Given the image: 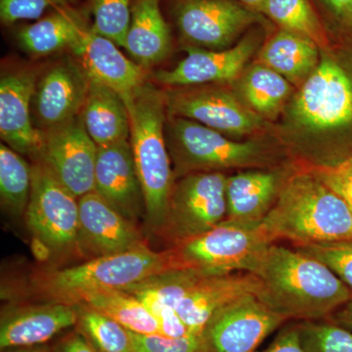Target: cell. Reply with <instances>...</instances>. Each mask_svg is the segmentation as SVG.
Here are the masks:
<instances>
[{"label": "cell", "mask_w": 352, "mask_h": 352, "mask_svg": "<svg viewBox=\"0 0 352 352\" xmlns=\"http://www.w3.org/2000/svg\"><path fill=\"white\" fill-rule=\"evenodd\" d=\"M252 274L256 296L287 320L329 319L352 298V291L328 266L294 247L273 243Z\"/></svg>", "instance_id": "cell-1"}, {"label": "cell", "mask_w": 352, "mask_h": 352, "mask_svg": "<svg viewBox=\"0 0 352 352\" xmlns=\"http://www.w3.org/2000/svg\"><path fill=\"white\" fill-rule=\"evenodd\" d=\"M261 226L273 243L307 245L352 240V208L311 170L300 168L285 182Z\"/></svg>", "instance_id": "cell-2"}, {"label": "cell", "mask_w": 352, "mask_h": 352, "mask_svg": "<svg viewBox=\"0 0 352 352\" xmlns=\"http://www.w3.org/2000/svg\"><path fill=\"white\" fill-rule=\"evenodd\" d=\"M126 107L131 119L129 143L144 197L146 221L152 231L160 233L175 180L164 133L168 118L164 89L148 80Z\"/></svg>", "instance_id": "cell-3"}, {"label": "cell", "mask_w": 352, "mask_h": 352, "mask_svg": "<svg viewBox=\"0 0 352 352\" xmlns=\"http://www.w3.org/2000/svg\"><path fill=\"white\" fill-rule=\"evenodd\" d=\"M164 133L175 179L193 173L275 168L281 161L276 149L263 141L232 140L184 118L168 115Z\"/></svg>", "instance_id": "cell-4"}, {"label": "cell", "mask_w": 352, "mask_h": 352, "mask_svg": "<svg viewBox=\"0 0 352 352\" xmlns=\"http://www.w3.org/2000/svg\"><path fill=\"white\" fill-rule=\"evenodd\" d=\"M180 268L173 249L155 252L147 245L98 256L74 267L53 271L39 281L52 302L78 305L85 296L103 289H124L143 280Z\"/></svg>", "instance_id": "cell-5"}, {"label": "cell", "mask_w": 352, "mask_h": 352, "mask_svg": "<svg viewBox=\"0 0 352 352\" xmlns=\"http://www.w3.org/2000/svg\"><path fill=\"white\" fill-rule=\"evenodd\" d=\"M271 244L261 224L224 219L208 232L173 249L180 267L222 275L254 272Z\"/></svg>", "instance_id": "cell-6"}, {"label": "cell", "mask_w": 352, "mask_h": 352, "mask_svg": "<svg viewBox=\"0 0 352 352\" xmlns=\"http://www.w3.org/2000/svg\"><path fill=\"white\" fill-rule=\"evenodd\" d=\"M224 173H193L175 178L163 228L173 245L182 244L214 228L226 217Z\"/></svg>", "instance_id": "cell-7"}, {"label": "cell", "mask_w": 352, "mask_h": 352, "mask_svg": "<svg viewBox=\"0 0 352 352\" xmlns=\"http://www.w3.org/2000/svg\"><path fill=\"white\" fill-rule=\"evenodd\" d=\"M180 38L192 47L223 50L267 19L237 0H171Z\"/></svg>", "instance_id": "cell-8"}, {"label": "cell", "mask_w": 352, "mask_h": 352, "mask_svg": "<svg viewBox=\"0 0 352 352\" xmlns=\"http://www.w3.org/2000/svg\"><path fill=\"white\" fill-rule=\"evenodd\" d=\"M25 214L28 228L53 251H68L78 244V199L39 162L32 164L31 195Z\"/></svg>", "instance_id": "cell-9"}, {"label": "cell", "mask_w": 352, "mask_h": 352, "mask_svg": "<svg viewBox=\"0 0 352 352\" xmlns=\"http://www.w3.org/2000/svg\"><path fill=\"white\" fill-rule=\"evenodd\" d=\"M164 94L168 116L194 120L228 138L250 135L264 124L263 117L222 87H168Z\"/></svg>", "instance_id": "cell-10"}, {"label": "cell", "mask_w": 352, "mask_h": 352, "mask_svg": "<svg viewBox=\"0 0 352 352\" xmlns=\"http://www.w3.org/2000/svg\"><path fill=\"white\" fill-rule=\"evenodd\" d=\"M292 119L310 131H328L352 120V82L344 69L324 55L303 82L291 106Z\"/></svg>", "instance_id": "cell-11"}, {"label": "cell", "mask_w": 352, "mask_h": 352, "mask_svg": "<svg viewBox=\"0 0 352 352\" xmlns=\"http://www.w3.org/2000/svg\"><path fill=\"white\" fill-rule=\"evenodd\" d=\"M41 133L39 162L76 198L94 191L98 146L83 126L82 118Z\"/></svg>", "instance_id": "cell-12"}, {"label": "cell", "mask_w": 352, "mask_h": 352, "mask_svg": "<svg viewBox=\"0 0 352 352\" xmlns=\"http://www.w3.org/2000/svg\"><path fill=\"white\" fill-rule=\"evenodd\" d=\"M287 321L258 296L248 294L217 310L201 337L207 352H254Z\"/></svg>", "instance_id": "cell-13"}, {"label": "cell", "mask_w": 352, "mask_h": 352, "mask_svg": "<svg viewBox=\"0 0 352 352\" xmlns=\"http://www.w3.org/2000/svg\"><path fill=\"white\" fill-rule=\"evenodd\" d=\"M266 25L248 32L239 43L223 50H208L186 46L187 56L171 69H160L154 75L157 85L186 87L232 82L258 50Z\"/></svg>", "instance_id": "cell-14"}, {"label": "cell", "mask_w": 352, "mask_h": 352, "mask_svg": "<svg viewBox=\"0 0 352 352\" xmlns=\"http://www.w3.org/2000/svg\"><path fill=\"white\" fill-rule=\"evenodd\" d=\"M89 83L76 58H64L39 74L32 103L36 129L48 131L80 117Z\"/></svg>", "instance_id": "cell-15"}, {"label": "cell", "mask_w": 352, "mask_h": 352, "mask_svg": "<svg viewBox=\"0 0 352 352\" xmlns=\"http://www.w3.org/2000/svg\"><path fill=\"white\" fill-rule=\"evenodd\" d=\"M34 67L2 71L0 78V138L2 143L24 157L36 160L41 133L32 122V103L39 76Z\"/></svg>", "instance_id": "cell-16"}, {"label": "cell", "mask_w": 352, "mask_h": 352, "mask_svg": "<svg viewBox=\"0 0 352 352\" xmlns=\"http://www.w3.org/2000/svg\"><path fill=\"white\" fill-rule=\"evenodd\" d=\"M69 51L90 80L115 90L126 104L149 80L147 69L129 59L117 44L96 34L91 27Z\"/></svg>", "instance_id": "cell-17"}, {"label": "cell", "mask_w": 352, "mask_h": 352, "mask_svg": "<svg viewBox=\"0 0 352 352\" xmlns=\"http://www.w3.org/2000/svg\"><path fill=\"white\" fill-rule=\"evenodd\" d=\"M94 191L134 223L145 215L144 197L129 140L98 147Z\"/></svg>", "instance_id": "cell-18"}, {"label": "cell", "mask_w": 352, "mask_h": 352, "mask_svg": "<svg viewBox=\"0 0 352 352\" xmlns=\"http://www.w3.org/2000/svg\"><path fill=\"white\" fill-rule=\"evenodd\" d=\"M78 244L95 258L119 254L146 245L134 222L113 208L96 192L78 199Z\"/></svg>", "instance_id": "cell-19"}, {"label": "cell", "mask_w": 352, "mask_h": 352, "mask_svg": "<svg viewBox=\"0 0 352 352\" xmlns=\"http://www.w3.org/2000/svg\"><path fill=\"white\" fill-rule=\"evenodd\" d=\"M259 281L249 272L210 275L199 271L184 298L176 305L175 311L190 332L201 336L212 315L240 296H256Z\"/></svg>", "instance_id": "cell-20"}, {"label": "cell", "mask_w": 352, "mask_h": 352, "mask_svg": "<svg viewBox=\"0 0 352 352\" xmlns=\"http://www.w3.org/2000/svg\"><path fill=\"white\" fill-rule=\"evenodd\" d=\"M295 170L279 166L243 170L228 176L226 219L261 224L276 203L285 182Z\"/></svg>", "instance_id": "cell-21"}, {"label": "cell", "mask_w": 352, "mask_h": 352, "mask_svg": "<svg viewBox=\"0 0 352 352\" xmlns=\"http://www.w3.org/2000/svg\"><path fill=\"white\" fill-rule=\"evenodd\" d=\"M78 322L76 305L52 302L20 308L7 314L0 327V347L32 346L43 344Z\"/></svg>", "instance_id": "cell-22"}, {"label": "cell", "mask_w": 352, "mask_h": 352, "mask_svg": "<svg viewBox=\"0 0 352 352\" xmlns=\"http://www.w3.org/2000/svg\"><path fill=\"white\" fill-rule=\"evenodd\" d=\"M162 0H134L126 48L132 60L149 71L163 63L173 50L170 25L161 10Z\"/></svg>", "instance_id": "cell-23"}, {"label": "cell", "mask_w": 352, "mask_h": 352, "mask_svg": "<svg viewBox=\"0 0 352 352\" xmlns=\"http://www.w3.org/2000/svg\"><path fill=\"white\" fill-rule=\"evenodd\" d=\"M87 13L73 6L60 7L18 32L20 47L32 56L45 57L71 50L89 29Z\"/></svg>", "instance_id": "cell-24"}, {"label": "cell", "mask_w": 352, "mask_h": 352, "mask_svg": "<svg viewBox=\"0 0 352 352\" xmlns=\"http://www.w3.org/2000/svg\"><path fill=\"white\" fill-rule=\"evenodd\" d=\"M80 118L98 147L129 140L131 119L126 102L106 85L90 80Z\"/></svg>", "instance_id": "cell-25"}, {"label": "cell", "mask_w": 352, "mask_h": 352, "mask_svg": "<svg viewBox=\"0 0 352 352\" xmlns=\"http://www.w3.org/2000/svg\"><path fill=\"white\" fill-rule=\"evenodd\" d=\"M258 61L289 82H305L320 62L319 46L300 34L278 29L259 51Z\"/></svg>", "instance_id": "cell-26"}, {"label": "cell", "mask_w": 352, "mask_h": 352, "mask_svg": "<svg viewBox=\"0 0 352 352\" xmlns=\"http://www.w3.org/2000/svg\"><path fill=\"white\" fill-rule=\"evenodd\" d=\"M78 305H85L139 335L160 333L159 324L144 303L124 289H103L85 296Z\"/></svg>", "instance_id": "cell-27"}, {"label": "cell", "mask_w": 352, "mask_h": 352, "mask_svg": "<svg viewBox=\"0 0 352 352\" xmlns=\"http://www.w3.org/2000/svg\"><path fill=\"white\" fill-rule=\"evenodd\" d=\"M256 11L279 29L305 36L319 48L328 46L327 25L311 0H263Z\"/></svg>", "instance_id": "cell-28"}, {"label": "cell", "mask_w": 352, "mask_h": 352, "mask_svg": "<svg viewBox=\"0 0 352 352\" xmlns=\"http://www.w3.org/2000/svg\"><path fill=\"white\" fill-rule=\"evenodd\" d=\"M238 89L245 105L263 118L275 117L292 92L287 78L263 64L245 72Z\"/></svg>", "instance_id": "cell-29"}, {"label": "cell", "mask_w": 352, "mask_h": 352, "mask_svg": "<svg viewBox=\"0 0 352 352\" xmlns=\"http://www.w3.org/2000/svg\"><path fill=\"white\" fill-rule=\"evenodd\" d=\"M32 189V166L4 143L0 145V197L14 215L25 214Z\"/></svg>", "instance_id": "cell-30"}, {"label": "cell", "mask_w": 352, "mask_h": 352, "mask_svg": "<svg viewBox=\"0 0 352 352\" xmlns=\"http://www.w3.org/2000/svg\"><path fill=\"white\" fill-rule=\"evenodd\" d=\"M78 322L97 352H133L131 332L110 317L80 305Z\"/></svg>", "instance_id": "cell-31"}, {"label": "cell", "mask_w": 352, "mask_h": 352, "mask_svg": "<svg viewBox=\"0 0 352 352\" xmlns=\"http://www.w3.org/2000/svg\"><path fill=\"white\" fill-rule=\"evenodd\" d=\"M303 352H352V332L335 322L298 321Z\"/></svg>", "instance_id": "cell-32"}, {"label": "cell", "mask_w": 352, "mask_h": 352, "mask_svg": "<svg viewBox=\"0 0 352 352\" xmlns=\"http://www.w3.org/2000/svg\"><path fill=\"white\" fill-rule=\"evenodd\" d=\"M134 0H91L92 30L124 48Z\"/></svg>", "instance_id": "cell-33"}, {"label": "cell", "mask_w": 352, "mask_h": 352, "mask_svg": "<svg viewBox=\"0 0 352 352\" xmlns=\"http://www.w3.org/2000/svg\"><path fill=\"white\" fill-rule=\"evenodd\" d=\"M295 248L328 266L352 291V240L295 245Z\"/></svg>", "instance_id": "cell-34"}, {"label": "cell", "mask_w": 352, "mask_h": 352, "mask_svg": "<svg viewBox=\"0 0 352 352\" xmlns=\"http://www.w3.org/2000/svg\"><path fill=\"white\" fill-rule=\"evenodd\" d=\"M133 352H207L201 336L164 337L160 333L139 335L131 333Z\"/></svg>", "instance_id": "cell-35"}, {"label": "cell", "mask_w": 352, "mask_h": 352, "mask_svg": "<svg viewBox=\"0 0 352 352\" xmlns=\"http://www.w3.org/2000/svg\"><path fill=\"white\" fill-rule=\"evenodd\" d=\"M76 0H0V17L4 24L36 20L46 11L73 6Z\"/></svg>", "instance_id": "cell-36"}, {"label": "cell", "mask_w": 352, "mask_h": 352, "mask_svg": "<svg viewBox=\"0 0 352 352\" xmlns=\"http://www.w3.org/2000/svg\"><path fill=\"white\" fill-rule=\"evenodd\" d=\"M309 170L352 208V155L333 166Z\"/></svg>", "instance_id": "cell-37"}, {"label": "cell", "mask_w": 352, "mask_h": 352, "mask_svg": "<svg viewBox=\"0 0 352 352\" xmlns=\"http://www.w3.org/2000/svg\"><path fill=\"white\" fill-rule=\"evenodd\" d=\"M311 2L318 13L322 11L333 25L352 32V0H311Z\"/></svg>", "instance_id": "cell-38"}, {"label": "cell", "mask_w": 352, "mask_h": 352, "mask_svg": "<svg viewBox=\"0 0 352 352\" xmlns=\"http://www.w3.org/2000/svg\"><path fill=\"white\" fill-rule=\"evenodd\" d=\"M263 352H303L298 322L285 326Z\"/></svg>", "instance_id": "cell-39"}, {"label": "cell", "mask_w": 352, "mask_h": 352, "mask_svg": "<svg viewBox=\"0 0 352 352\" xmlns=\"http://www.w3.org/2000/svg\"><path fill=\"white\" fill-rule=\"evenodd\" d=\"M59 352H97L94 346L90 344L89 340L85 335H76L71 336L68 338L61 347H60Z\"/></svg>", "instance_id": "cell-40"}, {"label": "cell", "mask_w": 352, "mask_h": 352, "mask_svg": "<svg viewBox=\"0 0 352 352\" xmlns=\"http://www.w3.org/2000/svg\"><path fill=\"white\" fill-rule=\"evenodd\" d=\"M328 320L335 322L338 325L352 331V298L339 308Z\"/></svg>", "instance_id": "cell-41"}, {"label": "cell", "mask_w": 352, "mask_h": 352, "mask_svg": "<svg viewBox=\"0 0 352 352\" xmlns=\"http://www.w3.org/2000/svg\"><path fill=\"white\" fill-rule=\"evenodd\" d=\"M237 1H239L241 3L244 4V6L256 10L259 4H261L263 0H237Z\"/></svg>", "instance_id": "cell-42"}, {"label": "cell", "mask_w": 352, "mask_h": 352, "mask_svg": "<svg viewBox=\"0 0 352 352\" xmlns=\"http://www.w3.org/2000/svg\"><path fill=\"white\" fill-rule=\"evenodd\" d=\"M18 352H48L45 351V349H23V351H20Z\"/></svg>", "instance_id": "cell-43"}]
</instances>
